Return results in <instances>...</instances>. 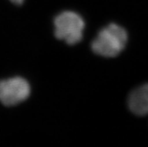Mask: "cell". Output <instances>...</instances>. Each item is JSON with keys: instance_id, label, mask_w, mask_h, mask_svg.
I'll use <instances>...</instances> for the list:
<instances>
[{"instance_id": "cell-1", "label": "cell", "mask_w": 148, "mask_h": 147, "mask_svg": "<svg viewBox=\"0 0 148 147\" xmlns=\"http://www.w3.org/2000/svg\"><path fill=\"white\" fill-rule=\"evenodd\" d=\"M127 41L126 29L117 24L111 23L100 30L91 44V48L99 56L115 57L123 50Z\"/></svg>"}, {"instance_id": "cell-2", "label": "cell", "mask_w": 148, "mask_h": 147, "mask_svg": "<svg viewBox=\"0 0 148 147\" xmlns=\"http://www.w3.org/2000/svg\"><path fill=\"white\" fill-rule=\"evenodd\" d=\"M54 35L56 38L64 40L73 45L82 40L84 22L80 15L73 11H66L55 17Z\"/></svg>"}, {"instance_id": "cell-3", "label": "cell", "mask_w": 148, "mask_h": 147, "mask_svg": "<svg viewBox=\"0 0 148 147\" xmlns=\"http://www.w3.org/2000/svg\"><path fill=\"white\" fill-rule=\"evenodd\" d=\"M30 86L21 77L0 80V101L5 106H15L28 98Z\"/></svg>"}, {"instance_id": "cell-4", "label": "cell", "mask_w": 148, "mask_h": 147, "mask_svg": "<svg viewBox=\"0 0 148 147\" xmlns=\"http://www.w3.org/2000/svg\"><path fill=\"white\" fill-rule=\"evenodd\" d=\"M128 107L132 113L138 116L148 114V83L131 92L128 98Z\"/></svg>"}, {"instance_id": "cell-5", "label": "cell", "mask_w": 148, "mask_h": 147, "mask_svg": "<svg viewBox=\"0 0 148 147\" xmlns=\"http://www.w3.org/2000/svg\"><path fill=\"white\" fill-rule=\"evenodd\" d=\"M11 2H13L14 4L17 5H21L23 3L24 0H10Z\"/></svg>"}]
</instances>
